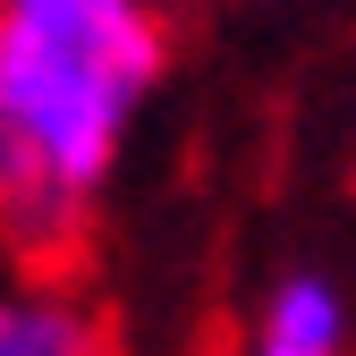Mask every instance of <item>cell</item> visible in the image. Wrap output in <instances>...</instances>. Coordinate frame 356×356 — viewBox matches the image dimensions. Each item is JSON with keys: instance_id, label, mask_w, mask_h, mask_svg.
Listing matches in <instances>:
<instances>
[{"instance_id": "3957f363", "label": "cell", "mask_w": 356, "mask_h": 356, "mask_svg": "<svg viewBox=\"0 0 356 356\" xmlns=\"http://www.w3.org/2000/svg\"><path fill=\"white\" fill-rule=\"evenodd\" d=\"M0 356H111V339L60 289H0Z\"/></svg>"}, {"instance_id": "7a4b0ae2", "label": "cell", "mask_w": 356, "mask_h": 356, "mask_svg": "<svg viewBox=\"0 0 356 356\" xmlns=\"http://www.w3.org/2000/svg\"><path fill=\"white\" fill-rule=\"evenodd\" d=\"M339 348H348V297L323 272H289L254 305L246 356H339Z\"/></svg>"}, {"instance_id": "6da1fadb", "label": "cell", "mask_w": 356, "mask_h": 356, "mask_svg": "<svg viewBox=\"0 0 356 356\" xmlns=\"http://www.w3.org/2000/svg\"><path fill=\"white\" fill-rule=\"evenodd\" d=\"M170 68L161 0H0V246L60 263Z\"/></svg>"}]
</instances>
